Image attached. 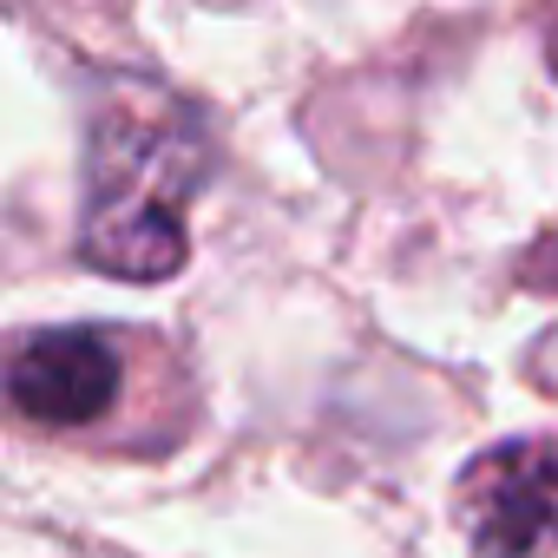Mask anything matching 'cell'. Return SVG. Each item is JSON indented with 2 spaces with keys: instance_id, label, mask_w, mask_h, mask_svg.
Listing matches in <instances>:
<instances>
[{
  "instance_id": "1",
  "label": "cell",
  "mask_w": 558,
  "mask_h": 558,
  "mask_svg": "<svg viewBox=\"0 0 558 558\" xmlns=\"http://www.w3.org/2000/svg\"><path fill=\"white\" fill-rule=\"evenodd\" d=\"M204 178L197 132L165 106H112L93 125L80 256L125 283H158L184 269V197Z\"/></svg>"
},
{
  "instance_id": "3",
  "label": "cell",
  "mask_w": 558,
  "mask_h": 558,
  "mask_svg": "<svg viewBox=\"0 0 558 558\" xmlns=\"http://www.w3.org/2000/svg\"><path fill=\"white\" fill-rule=\"evenodd\" d=\"M125 388V355L99 329H47L14 349L8 395L40 427H93Z\"/></svg>"
},
{
  "instance_id": "2",
  "label": "cell",
  "mask_w": 558,
  "mask_h": 558,
  "mask_svg": "<svg viewBox=\"0 0 558 558\" xmlns=\"http://www.w3.org/2000/svg\"><path fill=\"white\" fill-rule=\"evenodd\" d=\"M453 499L480 558H558V440L486 447Z\"/></svg>"
}]
</instances>
